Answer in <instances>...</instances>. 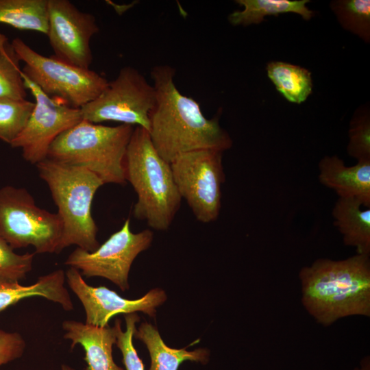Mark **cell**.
I'll list each match as a JSON object with an SVG mask.
<instances>
[{"instance_id": "obj_1", "label": "cell", "mask_w": 370, "mask_h": 370, "mask_svg": "<svg viewBox=\"0 0 370 370\" xmlns=\"http://www.w3.org/2000/svg\"><path fill=\"white\" fill-rule=\"evenodd\" d=\"M156 103L149 114V130L158 154L171 164L176 158L194 150L225 151L232 140L219 124V116L206 118L197 101L182 94L175 86V69L168 64L153 66L150 73Z\"/></svg>"}, {"instance_id": "obj_2", "label": "cell", "mask_w": 370, "mask_h": 370, "mask_svg": "<svg viewBox=\"0 0 370 370\" xmlns=\"http://www.w3.org/2000/svg\"><path fill=\"white\" fill-rule=\"evenodd\" d=\"M301 304L319 324L370 317V255L334 260L319 258L299 272Z\"/></svg>"}, {"instance_id": "obj_3", "label": "cell", "mask_w": 370, "mask_h": 370, "mask_svg": "<svg viewBox=\"0 0 370 370\" xmlns=\"http://www.w3.org/2000/svg\"><path fill=\"white\" fill-rule=\"evenodd\" d=\"M123 171L137 195L134 217L152 229L168 230L180 208L171 164L154 148L149 132L136 126L128 143Z\"/></svg>"}, {"instance_id": "obj_4", "label": "cell", "mask_w": 370, "mask_h": 370, "mask_svg": "<svg viewBox=\"0 0 370 370\" xmlns=\"http://www.w3.org/2000/svg\"><path fill=\"white\" fill-rule=\"evenodd\" d=\"M36 165L47 184L62 223L58 253L75 245L92 252L99 246L98 227L92 215V203L104 183L93 173L46 158Z\"/></svg>"}, {"instance_id": "obj_5", "label": "cell", "mask_w": 370, "mask_h": 370, "mask_svg": "<svg viewBox=\"0 0 370 370\" xmlns=\"http://www.w3.org/2000/svg\"><path fill=\"white\" fill-rule=\"evenodd\" d=\"M134 127L106 126L82 119L58 136L47 158L84 168L106 184L126 183L123 161Z\"/></svg>"}, {"instance_id": "obj_6", "label": "cell", "mask_w": 370, "mask_h": 370, "mask_svg": "<svg viewBox=\"0 0 370 370\" xmlns=\"http://www.w3.org/2000/svg\"><path fill=\"white\" fill-rule=\"evenodd\" d=\"M12 45L25 63L22 73L51 98L81 108L97 98L109 81L99 73L40 54L20 38Z\"/></svg>"}, {"instance_id": "obj_7", "label": "cell", "mask_w": 370, "mask_h": 370, "mask_svg": "<svg viewBox=\"0 0 370 370\" xmlns=\"http://www.w3.org/2000/svg\"><path fill=\"white\" fill-rule=\"evenodd\" d=\"M62 234L58 213L38 207L25 188H0V236L13 249L33 246L36 254H58Z\"/></svg>"}, {"instance_id": "obj_8", "label": "cell", "mask_w": 370, "mask_h": 370, "mask_svg": "<svg viewBox=\"0 0 370 370\" xmlns=\"http://www.w3.org/2000/svg\"><path fill=\"white\" fill-rule=\"evenodd\" d=\"M156 103V90L132 66L121 69L117 76L94 100L80 108L82 119L101 124L106 121L139 126L149 130V114Z\"/></svg>"}, {"instance_id": "obj_9", "label": "cell", "mask_w": 370, "mask_h": 370, "mask_svg": "<svg viewBox=\"0 0 370 370\" xmlns=\"http://www.w3.org/2000/svg\"><path fill=\"white\" fill-rule=\"evenodd\" d=\"M222 156L219 150L198 149L180 155L170 164L180 197L204 223L219 216L221 186L225 180Z\"/></svg>"}, {"instance_id": "obj_10", "label": "cell", "mask_w": 370, "mask_h": 370, "mask_svg": "<svg viewBox=\"0 0 370 370\" xmlns=\"http://www.w3.org/2000/svg\"><path fill=\"white\" fill-rule=\"evenodd\" d=\"M153 234L147 229L134 233L130 218L94 251L77 247L64 264L75 268L86 278L102 277L110 280L122 291L129 289L128 275L136 256L151 244Z\"/></svg>"}, {"instance_id": "obj_11", "label": "cell", "mask_w": 370, "mask_h": 370, "mask_svg": "<svg viewBox=\"0 0 370 370\" xmlns=\"http://www.w3.org/2000/svg\"><path fill=\"white\" fill-rule=\"evenodd\" d=\"M22 77L34 98L35 105L25 127L10 146L21 148L24 160L37 164L47 158L56 138L83 119L80 108L51 98L23 73Z\"/></svg>"}, {"instance_id": "obj_12", "label": "cell", "mask_w": 370, "mask_h": 370, "mask_svg": "<svg viewBox=\"0 0 370 370\" xmlns=\"http://www.w3.org/2000/svg\"><path fill=\"white\" fill-rule=\"evenodd\" d=\"M99 32L91 13L79 10L69 0H48L47 36L57 58L89 69L93 58L90 40Z\"/></svg>"}, {"instance_id": "obj_13", "label": "cell", "mask_w": 370, "mask_h": 370, "mask_svg": "<svg viewBox=\"0 0 370 370\" xmlns=\"http://www.w3.org/2000/svg\"><path fill=\"white\" fill-rule=\"evenodd\" d=\"M65 276L68 285L82 302L86 313V323L98 327L108 325L109 320L118 314H131L140 311L151 317H155L156 308L166 299L160 288L150 290L138 299L121 297L115 291L105 286L88 285L80 272L70 267Z\"/></svg>"}, {"instance_id": "obj_14", "label": "cell", "mask_w": 370, "mask_h": 370, "mask_svg": "<svg viewBox=\"0 0 370 370\" xmlns=\"http://www.w3.org/2000/svg\"><path fill=\"white\" fill-rule=\"evenodd\" d=\"M319 181L339 198L354 199L370 208V160L345 165L338 156H325L319 164Z\"/></svg>"}, {"instance_id": "obj_15", "label": "cell", "mask_w": 370, "mask_h": 370, "mask_svg": "<svg viewBox=\"0 0 370 370\" xmlns=\"http://www.w3.org/2000/svg\"><path fill=\"white\" fill-rule=\"evenodd\" d=\"M64 338L71 341V349L79 344L85 352V370H124L112 357V346L116 342V328L98 327L74 320L62 323Z\"/></svg>"}, {"instance_id": "obj_16", "label": "cell", "mask_w": 370, "mask_h": 370, "mask_svg": "<svg viewBox=\"0 0 370 370\" xmlns=\"http://www.w3.org/2000/svg\"><path fill=\"white\" fill-rule=\"evenodd\" d=\"M65 273L58 269L38 278L28 286L20 283L0 282V312L20 300L32 297H42L59 304L64 310L73 309L69 291L64 286Z\"/></svg>"}, {"instance_id": "obj_17", "label": "cell", "mask_w": 370, "mask_h": 370, "mask_svg": "<svg viewBox=\"0 0 370 370\" xmlns=\"http://www.w3.org/2000/svg\"><path fill=\"white\" fill-rule=\"evenodd\" d=\"M362 207L354 199L338 197L332 211L333 224L345 245L355 248L357 254L370 255V208Z\"/></svg>"}, {"instance_id": "obj_18", "label": "cell", "mask_w": 370, "mask_h": 370, "mask_svg": "<svg viewBox=\"0 0 370 370\" xmlns=\"http://www.w3.org/2000/svg\"><path fill=\"white\" fill-rule=\"evenodd\" d=\"M134 336L143 341L149 352L151 365L149 370H177L186 360L206 364L209 360V352L206 349L187 351L184 348L168 347L156 328L147 322L141 323Z\"/></svg>"}, {"instance_id": "obj_19", "label": "cell", "mask_w": 370, "mask_h": 370, "mask_svg": "<svg viewBox=\"0 0 370 370\" xmlns=\"http://www.w3.org/2000/svg\"><path fill=\"white\" fill-rule=\"evenodd\" d=\"M235 2L243 9L229 14L228 21L234 26L259 24L267 16L286 12L297 14L306 21L314 16V12L306 6L308 0H236Z\"/></svg>"}, {"instance_id": "obj_20", "label": "cell", "mask_w": 370, "mask_h": 370, "mask_svg": "<svg viewBox=\"0 0 370 370\" xmlns=\"http://www.w3.org/2000/svg\"><path fill=\"white\" fill-rule=\"evenodd\" d=\"M0 23L47 35L48 0H0Z\"/></svg>"}, {"instance_id": "obj_21", "label": "cell", "mask_w": 370, "mask_h": 370, "mask_svg": "<svg viewBox=\"0 0 370 370\" xmlns=\"http://www.w3.org/2000/svg\"><path fill=\"white\" fill-rule=\"evenodd\" d=\"M266 70L278 91L289 102L301 103L312 93V79L308 69L288 62L272 61L267 64Z\"/></svg>"}, {"instance_id": "obj_22", "label": "cell", "mask_w": 370, "mask_h": 370, "mask_svg": "<svg viewBox=\"0 0 370 370\" xmlns=\"http://www.w3.org/2000/svg\"><path fill=\"white\" fill-rule=\"evenodd\" d=\"M12 42L0 33V98L26 99L27 88L22 77V69Z\"/></svg>"}, {"instance_id": "obj_23", "label": "cell", "mask_w": 370, "mask_h": 370, "mask_svg": "<svg viewBox=\"0 0 370 370\" xmlns=\"http://www.w3.org/2000/svg\"><path fill=\"white\" fill-rule=\"evenodd\" d=\"M330 5L343 29L369 42V0H335Z\"/></svg>"}, {"instance_id": "obj_24", "label": "cell", "mask_w": 370, "mask_h": 370, "mask_svg": "<svg viewBox=\"0 0 370 370\" xmlns=\"http://www.w3.org/2000/svg\"><path fill=\"white\" fill-rule=\"evenodd\" d=\"M34 101L0 98V140L11 144L25 127Z\"/></svg>"}, {"instance_id": "obj_25", "label": "cell", "mask_w": 370, "mask_h": 370, "mask_svg": "<svg viewBox=\"0 0 370 370\" xmlns=\"http://www.w3.org/2000/svg\"><path fill=\"white\" fill-rule=\"evenodd\" d=\"M348 155L357 161L370 160V113L368 106H361L354 112L348 131Z\"/></svg>"}, {"instance_id": "obj_26", "label": "cell", "mask_w": 370, "mask_h": 370, "mask_svg": "<svg viewBox=\"0 0 370 370\" xmlns=\"http://www.w3.org/2000/svg\"><path fill=\"white\" fill-rule=\"evenodd\" d=\"M34 253L18 254L0 236V282L19 283L32 270Z\"/></svg>"}, {"instance_id": "obj_27", "label": "cell", "mask_w": 370, "mask_h": 370, "mask_svg": "<svg viewBox=\"0 0 370 370\" xmlns=\"http://www.w3.org/2000/svg\"><path fill=\"white\" fill-rule=\"evenodd\" d=\"M125 320L126 324L125 332L121 330L120 319H116L114 325L116 328V345L122 353L125 370H144L143 361L133 345V337L136 331V323L139 321V317L136 313L126 314Z\"/></svg>"}, {"instance_id": "obj_28", "label": "cell", "mask_w": 370, "mask_h": 370, "mask_svg": "<svg viewBox=\"0 0 370 370\" xmlns=\"http://www.w3.org/2000/svg\"><path fill=\"white\" fill-rule=\"evenodd\" d=\"M25 345L19 333L0 330V366L21 357Z\"/></svg>"}, {"instance_id": "obj_29", "label": "cell", "mask_w": 370, "mask_h": 370, "mask_svg": "<svg viewBox=\"0 0 370 370\" xmlns=\"http://www.w3.org/2000/svg\"><path fill=\"white\" fill-rule=\"evenodd\" d=\"M354 370H370V357L365 356L360 362L359 366L355 367Z\"/></svg>"}, {"instance_id": "obj_30", "label": "cell", "mask_w": 370, "mask_h": 370, "mask_svg": "<svg viewBox=\"0 0 370 370\" xmlns=\"http://www.w3.org/2000/svg\"><path fill=\"white\" fill-rule=\"evenodd\" d=\"M61 370H75V369L67 365H62L61 367Z\"/></svg>"}]
</instances>
